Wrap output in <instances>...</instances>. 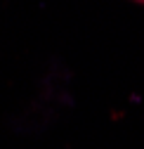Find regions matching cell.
Wrapping results in <instances>:
<instances>
[{
    "instance_id": "obj_1",
    "label": "cell",
    "mask_w": 144,
    "mask_h": 149,
    "mask_svg": "<svg viewBox=\"0 0 144 149\" xmlns=\"http://www.w3.org/2000/svg\"><path fill=\"white\" fill-rule=\"evenodd\" d=\"M137 3H142V5H144V0H137Z\"/></svg>"
}]
</instances>
